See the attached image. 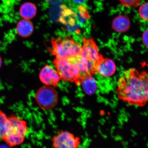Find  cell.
Wrapping results in <instances>:
<instances>
[{
  "mask_svg": "<svg viewBox=\"0 0 148 148\" xmlns=\"http://www.w3.org/2000/svg\"><path fill=\"white\" fill-rule=\"evenodd\" d=\"M60 21L64 25L73 26L75 24L76 14L69 8L63 7Z\"/></svg>",
  "mask_w": 148,
  "mask_h": 148,
  "instance_id": "5bb4252c",
  "label": "cell"
},
{
  "mask_svg": "<svg viewBox=\"0 0 148 148\" xmlns=\"http://www.w3.org/2000/svg\"><path fill=\"white\" fill-rule=\"evenodd\" d=\"M39 78L42 83L47 86L56 87L60 80L58 72L50 66L46 65L40 72Z\"/></svg>",
  "mask_w": 148,
  "mask_h": 148,
  "instance_id": "ba28073f",
  "label": "cell"
},
{
  "mask_svg": "<svg viewBox=\"0 0 148 148\" xmlns=\"http://www.w3.org/2000/svg\"><path fill=\"white\" fill-rule=\"evenodd\" d=\"M8 122V116L4 112L0 110V139L1 140L5 134Z\"/></svg>",
  "mask_w": 148,
  "mask_h": 148,
  "instance_id": "9a60e30c",
  "label": "cell"
},
{
  "mask_svg": "<svg viewBox=\"0 0 148 148\" xmlns=\"http://www.w3.org/2000/svg\"><path fill=\"white\" fill-rule=\"evenodd\" d=\"M130 18L126 15H121L116 16L113 20L112 28L117 33H124L127 32L130 28Z\"/></svg>",
  "mask_w": 148,
  "mask_h": 148,
  "instance_id": "30bf717a",
  "label": "cell"
},
{
  "mask_svg": "<svg viewBox=\"0 0 148 148\" xmlns=\"http://www.w3.org/2000/svg\"><path fill=\"white\" fill-rule=\"evenodd\" d=\"M120 4L127 8H137L140 6L142 0H119Z\"/></svg>",
  "mask_w": 148,
  "mask_h": 148,
  "instance_id": "e0dca14e",
  "label": "cell"
},
{
  "mask_svg": "<svg viewBox=\"0 0 148 148\" xmlns=\"http://www.w3.org/2000/svg\"><path fill=\"white\" fill-rule=\"evenodd\" d=\"M78 59L55 58L53 64L61 80L75 83L77 85L80 84L81 79Z\"/></svg>",
  "mask_w": 148,
  "mask_h": 148,
  "instance_id": "277c9868",
  "label": "cell"
},
{
  "mask_svg": "<svg viewBox=\"0 0 148 148\" xmlns=\"http://www.w3.org/2000/svg\"><path fill=\"white\" fill-rule=\"evenodd\" d=\"M139 6L138 12L140 17L144 21H148V2L142 3Z\"/></svg>",
  "mask_w": 148,
  "mask_h": 148,
  "instance_id": "2e32d148",
  "label": "cell"
},
{
  "mask_svg": "<svg viewBox=\"0 0 148 148\" xmlns=\"http://www.w3.org/2000/svg\"><path fill=\"white\" fill-rule=\"evenodd\" d=\"M16 32L18 36L27 38L32 34L34 26L30 20L25 19L20 20L16 25Z\"/></svg>",
  "mask_w": 148,
  "mask_h": 148,
  "instance_id": "8fae6325",
  "label": "cell"
},
{
  "mask_svg": "<svg viewBox=\"0 0 148 148\" xmlns=\"http://www.w3.org/2000/svg\"><path fill=\"white\" fill-rule=\"evenodd\" d=\"M49 50L56 58L77 59L81 56L82 47L70 36H58L52 39Z\"/></svg>",
  "mask_w": 148,
  "mask_h": 148,
  "instance_id": "3957f363",
  "label": "cell"
},
{
  "mask_svg": "<svg viewBox=\"0 0 148 148\" xmlns=\"http://www.w3.org/2000/svg\"><path fill=\"white\" fill-rule=\"evenodd\" d=\"M1 63H2L1 60V57H0V67H1Z\"/></svg>",
  "mask_w": 148,
  "mask_h": 148,
  "instance_id": "44dd1931",
  "label": "cell"
},
{
  "mask_svg": "<svg viewBox=\"0 0 148 148\" xmlns=\"http://www.w3.org/2000/svg\"><path fill=\"white\" fill-rule=\"evenodd\" d=\"M72 1L75 3L81 4V3L85 2L86 0H72Z\"/></svg>",
  "mask_w": 148,
  "mask_h": 148,
  "instance_id": "ffe728a7",
  "label": "cell"
},
{
  "mask_svg": "<svg viewBox=\"0 0 148 148\" xmlns=\"http://www.w3.org/2000/svg\"><path fill=\"white\" fill-rule=\"evenodd\" d=\"M54 148H79L81 144L80 138L69 131H60L51 139Z\"/></svg>",
  "mask_w": 148,
  "mask_h": 148,
  "instance_id": "8992f818",
  "label": "cell"
},
{
  "mask_svg": "<svg viewBox=\"0 0 148 148\" xmlns=\"http://www.w3.org/2000/svg\"><path fill=\"white\" fill-rule=\"evenodd\" d=\"M37 11V7L34 3L26 2L20 7L19 13L23 19L30 20L36 16Z\"/></svg>",
  "mask_w": 148,
  "mask_h": 148,
  "instance_id": "7c38bea8",
  "label": "cell"
},
{
  "mask_svg": "<svg viewBox=\"0 0 148 148\" xmlns=\"http://www.w3.org/2000/svg\"><path fill=\"white\" fill-rule=\"evenodd\" d=\"M82 52L81 56L97 63L103 58L99 52V48L93 38L84 37L83 39Z\"/></svg>",
  "mask_w": 148,
  "mask_h": 148,
  "instance_id": "52a82bcc",
  "label": "cell"
},
{
  "mask_svg": "<svg viewBox=\"0 0 148 148\" xmlns=\"http://www.w3.org/2000/svg\"><path fill=\"white\" fill-rule=\"evenodd\" d=\"M97 71L102 76L109 77L115 73L116 68L114 61L110 59L103 58V57L98 62Z\"/></svg>",
  "mask_w": 148,
  "mask_h": 148,
  "instance_id": "9c48e42d",
  "label": "cell"
},
{
  "mask_svg": "<svg viewBox=\"0 0 148 148\" xmlns=\"http://www.w3.org/2000/svg\"><path fill=\"white\" fill-rule=\"evenodd\" d=\"M142 40L144 45L148 49V29L144 31L142 34Z\"/></svg>",
  "mask_w": 148,
  "mask_h": 148,
  "instance_id": "d6986e66",
  "label": "cell"
},
{
  "mask_svg": "<svg viewBox=\"0 0 148 148\" xmlns=\"http://www.w3.org/2000/svg\"><path fill=\"white\" fill-rule=\"evenodd\" d=\"M36 99L39 106L42 110H50L54 108L58 103V94L51 86H44L37 92Z\"/></svg>",
  "mask_w": 148,
  "mask_h": 148,
  "instance_id": "5b68a950",
  "label": "cell"
},
{
  "mask_svg": "<svg viewBox=\"0 0 148 148\" xmlns=\"http://www.w3.org/2000/svg\"><path fill=\"white\" fill-rule=\"evenodd\" d=\"M79 12L82 17L85 18H88V17H90L88 11L85 8V7H83L82 5H81L79 7Z\"/></svg>",
  "mask_w": 148,
  "mask_h": 148,
  "instance_id": "ac0fdd59",
  "label": "cell"
},
{
  "mask_svg": "<svg viewBox=\"0 0 148 148\" xmlns=\"http://www.w3.org/2000/svg\"><path fill=\"white\" fill-rule=\"evenodd\" d=\"M28 131L27 122L12 114L8 116L6 131L1 140L9 147L20 145L25 141Z\"/></svg>",
  "mask_w": 148,
  "mask_h": 148,
  "instance_id": "7a4b0ae2",
  "label": "cell"
},
{
  "mask_svg": "<svg viewBox=\"0 0 148 148\" xmlns=\"http://www.w3.org/2000/svg\"><path fill=\"white\" fill-rule=\"evenodd\" d=\"M80 84H82L83 90L88 95H92L95 93L97 90V82L92 76L82 79Z\"/></svg>",
  "mask_w": 148,
  "mask_h": 148,
  "instance_id": "4fadbf2b",
  "label": "cell"
},
{
  "mask_svg": "<svg viewBox=\"0 0 148 148\" xmlns=\"http://www.w3.org/2000/svg\"><path fill=\"white\" fill-rule=\"evenodd\" d=\"M116 92L128 104L144 106L148 102V74L135 68L127 70L118 80Z\"/></svg>",
  "mask_w": 148,
  "mask_h": 148,
  "instance_id": "6da1fadb",
  "label": "cell"
}]
</instances>
